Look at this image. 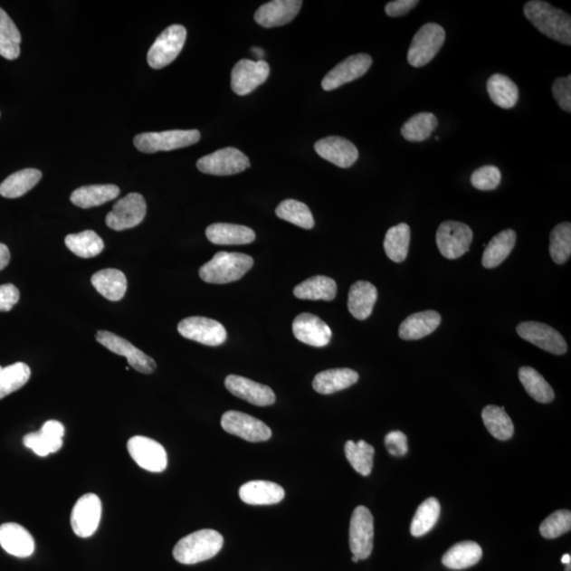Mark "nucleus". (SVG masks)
Listing matches in <instances>:
<instances>
[{
	"mask_svg": "<svg viewBox=\"0 0 571 571\" xmlns=\"http://www.w3.org/2000/svg\"><path fill=\"white\" fill-rule=\"evenodd\" d=\"M524 14L539 33L564 45H571V18L564 11L542 0H532L525 5Z\"/></svg>",
	"mask_w": 571,
	"mask_h": 571,
	"instance_id": "obj_1",
	"label": "nucleus"
},
{
	"mask_svg": "<svg viewBox=\"0 0 571 571\" xmlns=\"http://www.w3.org/2000/svg\"><path fill=\"white\" fill-rule=\"evenodd\" d=\"M224 546V538L216 530L203 529L181 538L173 550L175 560L193 565L214 557Z\"/></svg>",
	"mask_w": 571,
	"mask_h": 571,
	"instance_id": "obj_2",
	"label": "nucleus"
},
{
	"mask_svg": "<svg viewBox=\"0 0 571 571\" xmlns=\"http://www.w3.org/2000/svg\"><path fill=\"white\" fill-rule=\"evenodd\" d=\"M252 257L234 252H218L199 269V276L209 284H229L241 280L253 267Z\"/></svg>",
	"mask_w": 571,
	"mask_h": 571,
	"instance_id": "obj_3",
	"label": "nucleus"
},
{
	"mask_svg": "<svg viewBox=\"0 0 571 571\" xmlns=\"http://www.w3.org/2000/svg\"><path fill=\"white\" fill-rule=\"evenodd\" d=\"M199 140L200 133L197 129H175L138 135L135 137L134 144L140 152L154 154L191 147Z\"/></svg>",
	"mask_w": 571,
	"mask_h": 571,
	"instance_id": "obj_4",
	"label": "nucleus"
},
{
	"mask_svg": "<svg viewBox=\"0 0 571 571\" xmlns=\"http://www.w3.org/2000/svg\"><path fill=\"white\" fill-rule=\"evenodd\" d=\"M445 41V31L441 24L429 23L418 30L407 53V61L413 67L428 65L435 58Z\"/></svg>",
	"mask_w": 571,
	"mask_h": 571,
	"instance_id": "obj_5",
	"label": "nucleus"
},
{
	"mask_svg": "<svg viewBox=\"0 0 571 571\" xmlns=\"http://www.w3.org/2000/svg\"><path fill=\"white\" fill-rule=\"evenodd\" d=\"M186 29L181 24H173L157 37L148 53V65L153 69H162L173 62L184 49Z\"/></svg>",
	"mask_w": 571,
	"mask_h": 571,
	"instance_id": "obj_6",
	"label": "nucleus"
},
{
	"mask_svg": "<svg viewBox=\"0 0 571 571\" xmlns=\"http://www.w3.org/2000/svg\"><path fill=\"white\" fill-rule=\"evenodd\" d=\"M472 241L473 232L466 224L444 222L437 230V247L448 260H457L466 254Z\"/></svg>",
	"mask_w": 571,
	"mask_h": 571,
	"instance_id": "obj_7",
	"label": "nucleus"
},
{
	"mask_svg": "<svg viewBox=\"0 0 571 571\" xmlns=\"http://www.w3.org/2000/svg\"><path fill=\"white\" fill-rule=\"evenodd\" d=\"M146 199L139 193H130L118 200L114 208L106 216L105 222L115 231H123L137 227L147 215Z\"/></svg>",
	"mask_w": 571,
	"mask_h": 571,
	"instance_id": "obj_8",
	"label": "nucleus"
},
{
	"mask_svg": "<svg viewBox=\"0 0 571 571\" xmlns=\"http://www.w3.org/2000/svg\"><path fill=\"white\" fill-rule=\"evenodd\" d=\"M349 546L359 560H366L374 548V518L366 507H357L351 516Z\"/></svg>",
	"mask_w": 571,
	"mask_h": 571,
	"instance_id": "obj_9",
	"label": "nucleus"
},
{
	"mask_svg": "<svg viewBox=\"0 0 571 571\" xmlns=\"http://www.w3.org/2000/svg\"><path fill=\"white\" fill-rule=\"evenodd\" d=\"M250 160L240 149L225 148L203 157L197 162L200 172L214 176H231L246 171Z\"/></svg>",
	"mask_w": 571,
	"mask_h": 571,
	"instance_id": "obj_10",
	"label": "nucleus"
},
{
	"mask_svg": "<svg viewBox=\"0 0 571 571\" xmlns=\"http://www.w3.org/2000/svg\"><path fill=\"white\" fill-rule=\"evenodd\" d=\"M179 334L208 347H219L227 340V330L222 323L209 318L190 317L178 324Z\"/></svg>",
	"mask_w": 571,
	"mask_h": 571,
	"instance_id": "obj_11",
	"label": "nucleus"
},
{
	"mask_svg": "<svg viewBox=\"0 0 571 571\" xmlns=\"http://www.w3.org/2000/svg\"><path fill=\"white\" fill-rule=\"evenodd\" d=\"M223 429L250 443L267 442L272 436L271 429L266 423L237 411L225 412L222 417Z\"/></svg>",
	"mask_w": 571,
	"mask_h": 571,
	"instance_id": "obj_12",
	"label": "nucleus"
},
{
	"mask_svg": "<svg viewBox=\"0 0 571 571\" xmlns=\"http://www.w3.org/2000/svg\"><path fill=\"white\" fill-rule=\"evenodd\" d=\"M97 341L109 349L111 353L127 357L129 366L142 374H152L157 368V364L153 357L144 354L142 350L134 347L133 344L125 340L109 331H98Z\"/></svg>",
	"mask_w": 571,
	"mask_h": 571,
	"instance_id": "obj_13",
	"label": "nucleus"
},
{
	"mask_svg": "<svg viewBox=\"0 0 571 571\" xmlns=\"http://www.w3.org/2000/svg\"><path fill=\"white\" fill-rule=\"evenodd\" d=\"M128 450L138 466L149 472L160 473L167 467V451L154 439L144 436L130 438Z\"/></svg>",
	"mask_w": 571,
	"mask_h": 571,
	"instance_id": "obj_14",
	"label": "nucleus"
},
{
	"mask_svg": "<svg viewBox=\"0 0 571 571\" xmlns=\"http://www.w3.org/2000/svg\"><path fill=\"white\" fill-rule=\"evenodd\" d=\"M270 74L267 62L242 60L234 66L231 74V87L237 96H248L257 87L265 83Z\"/></svg>",
	"mask_w": 571,
	"mask_h": 571,
	"instance_id": "obj_15",
	"label": "nucleus"
},
{
	"mask_svg": "<svg viewBox=\"0 0 571 571\" xmlns=\"http://www.w3.org/2000/svg\"><path fill=\"white\" fill-rule=\"evenodd\" d=\"M102 517V503L98 495L88 493L80 498L71 512V527L80 538H90L97 531Z\"/></svg>",
	"mask_w": 571,
	"mask_h": 571,
	"instance_id": "obj_16",
	"label": "nucleus"
},
{
	"mask_svg": "<svg viewBox=\"0 0 571 571\" xmlns=\"http://www.w3.org/2000/svg\"><path fill=\"white\" fill-rule=\"evenodd\" d=\"M518 334L525 341L547 351L561 356L567 351V343L560 332L551 326L538 322H523L517 328Z\"/></svg>",
	"mask_w": 571,
	"mask_h": 571,
	"instance_id": "obj_17",
	"label": "nucleus"
},
{
	"mask_svg": "<svg viewBox=\"0 0 571 571\" xmlns=\"http://www.w3.org/2000/svg\"><path fill=\"white\" fill-rule=\"evenodd\" d=\"M373 64V59L366 53L350 55L325 75L322 81L323 90H335L337 88L350 83L363 77Z\"/></svg>",
	"mask_w": 571,
	"mask_h": 571,
	"instance_id": "obj_18",
	"label": "nucleus"
},
{
	"mask_svg": "<svg viewBox=\"0 0 571 571\" xmlns=\"http://www.w3.org/2000/svg\"><path fill=\"white\" fill-rule=\"evenodd\" d=\"M315 149L323 159L341 168L353 167L359 158V152L355 144L342 137L323 138L315 144Z\"/></svg>",
	"mask_w": 571,
	"mask_h": 571,
	"instance_id": "obj_19",
	"label": "nucleus"
},
{
	"mask_svg": "<svg viewBox=\"0 0 571 571\" xmlns=\"http://www.w3.org/2000/svg\"><path fill=\"white\" fill-rule=\"evenodd\" d=\"M224 385L235 397L247 401L251 404L268 406L275 403V394L271 388L244 376L230 375L225 378Z\"/></svg>",
	"mask_w": 571,
	"mask_h": 571,
	"instance_id": "obj_20",
	"label": "nucleus"
},
{
	"mask_svg": "<svg viewBox=\"0 0 571 571\" xmlns=\"http://www.w3.org/2000/svg\"><path fill=\"white\" fill-rule=\"evenodd\" d=\"M292 330L299 341L313 347H326L332 336L329 326L312 313H302L294 319Z\"/></svg>",
	"mask_w": 571,
	"mask_h": 571,
	"instance_id": "obj_21",
	"label": "nucleus"
},
{
	"mask_svg": "<svg viewBox=\"0 0 571 571\" xmlns=\"http://www.w3.org/2000/svg\"><path fill=\"white\" fill-rule=\"evenodd\" d=\"M64 435V425L56 420H49L43 423L41 431L29 433L24 436L23 443L36 455L45 457L61 450Z\"/></svg>",
	"mask_w": 571,
	"mask_h": 571,
	"instance_id": "obj_22",
	"label": "nucleus"
},
{
	"mask_svg": "<svg viewBox=\"0 0 571 571\" xmlns=\"http://www.w3.org/2000/svg\"><path fill=\"white\" fill-rule=\"evenodd\" d=\"M302 5L300 0H273L256 11L254 20L263 28L285 26L299 14Z\"/></svg>",
	"mask_w": 571,
	"mask_h": 571,
	"instance_id": "obj_23",
	"label": "nucleus"
},
{
	"mask_svg": "<svg viewBox=\"0 0 571 571\" xmlns=\"http://www.w3.org/2000/svg\"><path fill=\"white\" fill-rule=\"evenodd\" d=\"M0 546L8 554L17 557L33 556L35 549L33 537L26 528L16 523L0 526Z\"/></svg>",
	"mask_w": 571,
	"mask_h": 571,
	"instance_id": "obj_24",
	"label": "nucleus"
},
{
	"mask_svg": "<svg viewBox=\"0 0 571 571\" xmlns=\"http://www.w3.org/2000/svg\"><path fill=\"white\" fill-rule=\"evenodd\" d=\"M240 498L244 504L248 505H275L284 500L285 490L272 481H252L241 487Z\"/></svg>",
	"mask_w": 571,
	"mask_h": 571,
	"instance_id": "obj_25",
	"label": "nucleus"
},
{
	"mask_svg": "<svg viewBox=\"0 0 571 571\" xmlns=\"http://www.w3.org/2000/svg\"><path fill=\"white\" fill-rule=\"evenodd\" d=\"M442 323V317L434 310L414 313L400 325L399 337L405 341L420 340L434 332Z\"/></svg>",
	"mask_w": 571,
	"mask_h": 571,
	"instance_id": "obj_26",
	"label": "nucleus"
},
{
	"mask_svg": "<svg viewBox=\"0 0 571 571\" xmlns=\"http://www.w3.org/2000/svg\"><path fill=\"white\" fill-rule=\"evenodd\" d=\"M378 299V291L372 282L356 281L348 293V309L357 319L364 321L372 315L374 306Z\"/></svg>",
	"mask_w": 571,
	"mask_h": 571,
	"instance_id": "obj_27",
	"label": "nucleus"
},
{
	"mask_svg": "<svg viewBox=\"0 0 571 571\" xmlns=\"http://www.w3.org/2000/svg\"><path fill=\"white\" fill-rule=\"evenodd\" d=\"M208 240L219 246L248 244L255 241V232L241 224H213L205 231Z\"/></svg>",
	"mask_w": 571,
	"mask_h": 571,
	"instance_id": "obj_28",
	"label": "nucleus"
},
{
	"mask_svg": "<svg viewBox=\"0 0 571 571\" xmlns=\"http://www.w3.org/2000/svg\"><path fill=\"white\" fill-rule=\"evenodd\" d=\"M359 374L350 368H335L324 370L313 379L312 386L315 391L322 395H331L347 390L357 384Z\"/></svg>",
	"mask_w": 571,
	"mask_h": 571,
	"instance_id": "obj_29",
	"label": "nucleus"
},
{
	"mask_svg": "<svg viewBox=\"0 0 571 571\" xmlns=\"http://www.w3.org/2000/svg\"><path fill=\"white\" fill-rule=\"evenodd\" d=\"M91 284L102 297L111 302L122 300L128 290L127 276L118 269H104L94 273Z\"/></svg>",
	"mask_w": 571,
	"mask_h": 571,
	"instance_id": "obj_30",
	"label": "nucleus"
},
{
	"mask_svg": "<svg viewBox=\"0 0 571 571\" xmlns=\"http://www.w3.org/2000/svg\"><path fill=\"white\" fill-rule=\"evenodd\" d=\"M120 195V188L114 185L86 186L71 194V203L81 209H90L111 202Z\"/></svg>",
	"mask_w": 571,
	"mask_h": 571,
	"instance_id": "obj_31",
	"label": "nucleus"
},
{
	"mask_svg": "<svg viewBox=\"0 0 571 571\" xmlns=\"http://www.w3.org/2000/svg\"><path fill=\"white\" fill-rule=\"evenodd\" d=\"M516 243V232L510 229L500 232L487 244L485 252L482 254V266L487 269L500 266L510 255Z\"/></svg>",
	"mask_w": 571,
	"mask_h": 571,
	"instance_id": "obj_32",
	"label": "nucleus"
},
{
	"mask_svg": "<svg viewBox=\"0 0 571 571\" xmlns=\"http://www.w3.org/2000/svg\"><path fill=\"white\" fill-rule=\"evenodd\" d=\"M482 549L478 543L463 541L445 552L443 564L445 567L462 570L474 566L481 561Z\"/></svg>",
	"mask_w": 571,
	"mask_h": 571,
	"instance_id": "obj_33",
	"label": "nucleus"
},
{
	"mask_svg": "<svg viewBox=\"0 0 571 571\" xmlns=\"http://www.w3.org/2000/svg\"><path fill=\"white\" fill-rule=\"evenodd\" d=\"M337 282L328 276H313L294 288V297L300 300H332L337 296Z\"/></svg>",
	"mask_w": 571,
	"mask_h": 571,
	"instance_id": "obj_34",
	"label": "nucleus"
},
{
	"mask_svg": "<svg viewBox=\"0 0 571 571\" xmlns=\"http://www.w3.org/2000/svg\"><path fill=\"white\" fill-rule=\"evenodd\" d=\"M42 172L35 168H24L9 176L0 185V195L14 199L22 197L39 184Z\"/></svg>",
	"mask_w": 571,
	"mask_h": 571,
	"instance_id": "obj_35",
	"label": "nucleus"
},
{
	"mask_svg": "<svg viewBox=\"0 0 571 571\" xmlns=\"http://www.w3.org/2000/svg\"><path fill=\"white\" fill-rule=\"evenodd\" d=\"M487 90L492 102L500 109H513L519 101L517 84L504 74H493L487 81Z\"/></svg>",
	"mask_w": 571,
	"mask_h": 571,
	"instance_id": "obj_36",
	"label": "nucleus"
},
{
	"mask_svg": "<svg viewBox=\"0 0 571 571\" xmlns=\"http://www.w3.org/2000/svg\"><path fill=\"white\" fill-rule=\"evenodd\" d=\"M481 418L493 437L505 442L513 436L514 425L504 406L487 405L481 412Z\"/></svg>",
	"mask_w": 571,
	"mask_h": 571,
	"instance_id": "obj_37",
	"label": "nucleus"
},
{
	"mask_svg": "<svg viewBox=\"0 0 571 571\" xmlns=\"http://www.w3.org/2000/svg\"><path fill=\"white\" fill-rule=\"evenodd\" d=\"M22 35L10 16L0 8V55L14 61L21 54Z\"/></svg>",
	"mask_w": 571,
	"mask_h": 571,
	"instance_id": "obj_38",
	"label": "nucleus"
},
{
	"mask_svg": "<svg viewBox=\"0 0 571 571\" xmlns=\"http://www.w3.org/2000/svg\"><path fill=\"white\" fill-rule=\"evenodd\" d=\"M519 378L529 396L539 404H550L555 399V392L544 376L529 366L520 367Z\"/></svg>",
	"mask_w": 571,
	"mask_h": 571,
	"instance_id": "obj_39",
	"label": "nucleus"
},
{
	"mask_svg": "<svg viewBox=\"0 0 571 571\" xmlns=\"http://www.w3.org/2000/svg\"><path fill=\"white\" fill-rule=\"evenodd\" d=\"M411 229L406 224H399L386 232L385 238V253L391 261L403 262L409 254Z\"/></svg>",
	"mask_w": 571,
	"mask_h": 571,
	"instance_id": "obj_40",
	"label": "nucleus"
},
{
	"mask_svg": "<svg viewBox=\"0 0 571 571\" xmlns=\"http://www.w3.org/2000/svg\"><path fill=\"white\" fill-rule=\"evenodd\" d=\"M66 247L81 259H92L102 253L104 242L96 232L86 230L65 238Z\"/></svg>",
	"mask_w": 571,
	"mask_h": 571,
	"instance_id": "obj_41",
	"label": "nucleus"
},
{
	"mask_svg": "<svg viewBox=\"0 0 571 571\" xmlns=\"http://www.w3.org/2000/svg\"><path fill=\"white\" fill-rule=\"evenodd\" d=\"M441 503L436 498H430L418 507L411 525L413 537L420 538L429 533L441 517Z\"/></svg>",
	"mask_w": 571,
	"mask_h": 571,
	"instance_id": "obj_42",
	"label": "nucleus"
},
{
	"mask_svg": "<svg viewBox=\"0 0 571 571\" xmlns=\"http://www.w3.org/2000/svg\"><path fill=\"white\" fill-rule=\"evenodd\" d=\"M276 215L282 221H286L300 228L310 230L315 227V219L309 205L294 199H287L281 202L275 210Z\"/></svg>",
	"mask_w": 571,
	"mask_h": 571,
	"instance_id": "obj_43",
	"label": "nucleus"
},
{
	"mask_svg": "<svg viewBox=\"0 0 571 571\" xmlns=\"http://www.w3.org/2000/svg\"><path fill=\"white\" fill-rule=\"evenodd\" d=\"M438 120L431 112H420L409 119L401 128L405 140L410 142H423L431 137L435 130Z\"/></svg>",
	"mask_w": 571,
	"mask_h": 571,
	"instance_id": "obj_44",
	"label": "nucleus"
},
{
	"mask_svg": "<svg viewBox=\"0 0 571 571\" xmlns=\"http://www.w3.org/2000/svg\"><path fill=\"white\" fill-rule=\"evenodd\" d=\"M30 376L31 369L26 363L17 362L9 366H0V399L21 390Z\"/></svg>",
	"mask_w": 571,
	"mask_h": 571,
	"instance_id": "obj_45",
	"label": "nucleus"
},
{
	"mask_svg": "<svg viewBox=\"0 0 571 571\" xmlns=\"http://www.w3.org/2000/svg\"><path fill=\"white\" fill-rule=\"evenodd\" d=\"M345 455L357 473L363 476L372 473L375 455L373 445L364 441L357 443L348 441L345 444Z\"/></svg>",
	"mask_w": 571,
	"mask_h": 571,
	"instance_id": "obj_46",
	"label": "nucleus"
},
{
	"mask_svg": "<svg viewBox=\"0 0 571 571\" xmlns=\"http://www.w3.org/2000/svg\"><path fill=\"white\" fill-rule=\"evenodd\" d=\"M549 252L557 265H563L571 254V224L562 223L556 225L550 233Z\"/></svg>",
	"mask_w": 571,
	"mask_h": 571,
	"instance_id": "obj_47",
	"label": "nucleus"
},
{
	"mask_svg": "<svg viewBox=\"0 0 571 571\" xmlns=\"http://www.w3.org/2000/svg\"><path fill=\"white\" fill-rule=\"evenodd\" d=\"M571 529V512L569 510L556 511L539 526V533L545 538H557Z\"/></svg>",
	"mask_w": 571,
	"mask_h": 571,
	"instance_id": "obj_48",
	"label": "nucleus"
},
{
	"mask_svg": "<svg viewBox=\"0 0 571 571\" xmlns=\"http://www.w3.org/2000/svg\"><path fill=\"white\" fill-rule=\"evenodd\" d=\"M501 180L500 168L494 166H485L476 169L471 176V184L480 191H493Z\"/></svg>",
	"mask_w": 571,
	"mask_h": 571,
	"instance_id": "obj_49",
	"label": "nucleus"
},
{
	"mask_svg": "<svg viewBox=\"0 0 571 571\" xmlns=\"http://www.w3.org/2000/svg\"><path fill=\"white\" fill-rule=\"evenodd\" d=\"M552 94L560 108L567 112L571 111V75L556 80L552 85Z\"/></svg>",
	"mask_w": 571,
	"mask_h": 571,
	"instance_id": "obj_50",
	"label": "nucleus"
},
{
	"mask_svg": "<svg viewBox=\"0 0 571 571\" xmlns=\"http://www.w3.org/2000/svg\"><path fill=\"white\" fill-rule=\"evenodd\" d=\"M385 447L393 456H404L409 451L407 437L400 431H393L385 436Z\"/></svg>",
	"mask_w": 571,
	"mask_h": 571,
	"instance_id": "obj_51",
	"label": "nucleus"
},
{
	"mask_svg": "<svg viewBox=\"0 0 571 571\" xmlns=\"http://www.w3.org/2000/svg\"><path fill=\"white\" fill-rule=\"evenodd\" d=\"M20 290L14 284L0 285V312H8L20 300Z\"/></svg>",
	"mask_w": 571,
	"mask_h": 571,
	"instance_id": "obj_52",
	"label": "nucleus"
},
{
	"mask_svg": "<svg viewBox=\"0 0 571 571\" xmlns=\"http://www.w3.org/2000/svg\"><path fill=\"white\" fill-rule=\"evenodd\" d=\"M418 4V0H395L385 5V12L388 16L400 17L409 14Z\"/></svg>",
	"mask_w": 571,
	"mask_h": 571,
	"instance_id": "obj_53",
	"label": "nucleus"
},
{
	"mask_svg": "<svg viewBox=\"0 0 571 571\" xmlns=\"http://www.w3.org/2000/svg\"><path fill=\"white\" fill-rule=\"evenodd\" d=\"M10 260L9 248L4 243H0V271L9 265Z\"/></svg>",
	"mask_w": 571,
	"mask_h": 571,
	"instance_id": "obj_54",
	"label": "nucleus"
},
{
	"mask_svg": "<svg viewBox=\"0 0 571 571\" xmlns=\"http://www.w3.org/2000/svg\"><path fill=\"white\" fill-rule=\"evenodd\" d=\"M252 52L256 54V56H259V58H262L263 56V50L261 48H253Z\"/></svg>",
	"mask_w": 571,
	"mask_h": 571,
	"instance_id": "obj_55",
	"label": "nucleus"
},
{
	"mask_svg": "<svg viewBox=\"0 0 571 571\" xmlns=\"http://www.w3.org/2000/svg\"><path fill=\"white\" fill-rule=\"evenodd\" d=\"M571 562L570 555H564L562 557V563L566 565Z\"/></svg>",
	"mask_w": 571,
	"mask_h": 571,
	"instance_id": "obj_56",
	"label": "nucleus"
},
{
	"mask_svg": "<svg viewBox=\"0 0 571 571\" xmlns=\"http://www.w3.org/2000/svg\"><path fill=\"white\" fill-rule=\"evenodd\" d=\"M359 561H360V560H359V557H356V556H353V562L357 563V562H359Z\"/></svg>",
	"mask_w": 571,
	"mask_h": 571,
	"instance_id": "obj_57",
	"label": "nucleus"
},
{
	"mask_svg": "<svg viewBox=\"0 0 571 571\" xmlns=\"http://www.w3.org/2000/svg\"><path fill=\"white\" fill-rule=\"evenodd\" d=\"M566 571H571V564H566V569H565Z\"/></svg>",
	"mask_w": 571,
	"mask_h": 571,
	"instance_id": "obj_58",
	"label": "nucleus"
}]
</instances>
